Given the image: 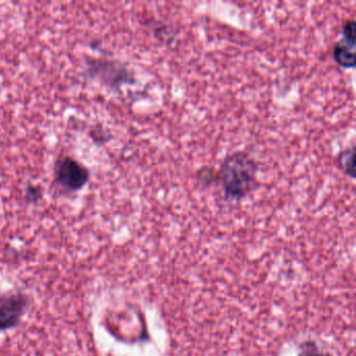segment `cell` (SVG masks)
Returning <instances> with one entry per match:
<instances>
[{
    "mask_svg": "<svg viewBox=\"0 0 356 356\" xmlns=\"http://www.w3.org/2000/svg\"><path fill=\"white\" fill-rule=\"evenodd\" d=\"M89 178V170L72 158H63L56 165V180L67 191H80L88 183Z\"/></svg>",
    "mask_w": 356,
    "mask_h": 356,
    "instance_id": "3",
    "label": "cell"
},
{
    "mask_svg": "<svg viewBox=\"0 0 356 356\" xmlns=\"http://www.w3.org/2000/svg\"><path fill=\"white\" fill-rule=\"evenodd\" d=\"M339 168L343 170L346 175L354 178L355 176V151L354 147L343 149L337 157Z\"/></svg>",
    "mask_w": 356,
    "mask_h": 356,
    "instance_id": "6",
    "label": "cell"
},
{
    "mask_svg": "<svg viewBox=\"0 0 356 356\" xmlns=\"http://www.w3.org/2000/svg\"><path fill=\"white\" fill-rule=\"evenodd\" d=\"M197 184L202 188H209L218 183V172L212 166H203L197 172Z\"/></svg>",
    "mask_w": 356,
    "mask_h": 356,
    "instance_id": "7",
    "label": "cell"
},
{
    "mask_svg": "<svg viewBox=\"0 0 356 356\" xmlns=\"http://www.w3.org/2000/svg\"><path fill=\"white\" fill-rule=\"evenodd\" d=\"M29 306V297L22 293L0 296V331L9 330L19 324Z\"/></svg>",
    "mask_w": 356,
    "mask_h": 356,
    "instance_id": "4",
    "label": "cell"
},
{
    "mask_svg": "<svg viewBox=\"0 0 356 356\" xmlns=\"http://www.w3.org/2000/svg\"><path fill=\"white\" fill-rule=\"evenodd\" d=\"M90 76L99 79L104 84L118 89L122 85L134 82L133 74L124 64L112 60L95 59L89 62Z\"/></svg>",
    "mask_w": 356,
    "mask_h": 356,
    "instance_id": "2",
    "label": "cell"
},
{
    "mask_svg": "<svg viewBox=\"0 0 356 356\" xmlns=\"http://www.w3.org/2000/svg\"><path fill=\"white\" fill-rule=\"evenodd\" d=\"M301 356H330L328 354L323 353V352L318 351V349H316L314 347L308 348L307 350L303 352L301 354Z\"/></svg>",
    "mask_w": 356,
    "mask_h": 356,
    "instance_id": "10",
    "label": "cell"
},
{
    "mask_svg": "<svg viewBox=\"0 0 356 356\" xmlns=\"http://www.w3.org/2000/svg\"><path fill=\"white\" fill-rule=\"evenodd\" d=\"M343 37L356 40V24L354 19H347L343 24Z\"/></svg>",
    "mask_w": 356,
    "mask_h": 356,
    "instance_id": "8",
    "label": "cell"
},
{
    "mask_svg": "<svg viewBox=\"0 0 356 356\" xmlns=\"http://www.w3.org/2000/svg\"><path fill=\"white\" fill-rule=\"evenodd\" d=\"M258 165L247 152L237 151L225 158L218 172V183L225 197L241 201L253 193L257 184Z\"/></svg>",
    "mask_w": 356,
    "mask_h": 356,
    "instance_id": "1",
    "label": "cell"
},
{
    "mask_svg": "<svg viewBox=\"0 0 356 356\" xmlns=\"http://www.w3.org/2000/svg\"><path fill=\"white\" fill-rule=\"evenodd\" d=\"M356 40L343 37L335 43L332 49V57L337 65L341 67H355Z\"/></svg>",
    "mask_w": 356,
    "mask_h": 356,
    "instance_id": "5",
    "label": "cell"
},
{
    "mask_svg": "<svg viewBox=\"0 0 356 356\" xmlns=\"http://www.w3.org/2000/svg\"><path fill=\"white\" fill-rule=\"evenodd\" d=\"M42 197L41 189L38 186H29L26 189V200L29 202H38Z\"/></svg>",
    "mask_w": 356,
    "mask_h": 356,
    "instance_id": "9",
    "label": "cell"
}]
</instances>
